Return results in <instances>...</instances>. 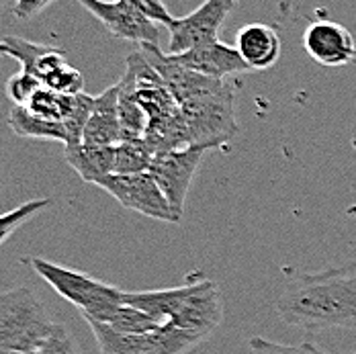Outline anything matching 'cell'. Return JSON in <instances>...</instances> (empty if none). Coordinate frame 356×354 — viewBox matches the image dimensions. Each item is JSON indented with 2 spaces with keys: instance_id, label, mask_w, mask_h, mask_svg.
<instances>
[{
  "instance_id": "obj_4",
  "label": "cell",
  "mask_w": 356,
  "mask_h": 354,
  "mask_svg": "<svg viewBox=\"0 0 356 354\" xmlns=\"http://www.w3.org/2000/svg\"><path fill=\"white\" fill-rule=\"evenodd\" d=\"M56 325L31 289L0 291V351L37 353Z\"/></svg>"
},
{
  "instance_id": "obj_18",
  "label": "cell",
  "mask_w": 356,
  "mask_h": 354,
  "mask_svg": "<svg viewBox=\"0 0 356 354\" xmlns=\"http://www.w3.org/2000/svg\"><path fill=\"white\" fill-rule=\"evenodd\" d=\"M8 127L19 136V138H31V140H51V142H62L66 145L68 134L64 123L60 121H47L33 115L27 106L15 105L8 113Z\"/></svg>"
},
{
  "instance_id": "obj_23",
  "label": "cell",
  "mask_w": 356,
  "mask_h": 354,
  "mask_svg": "<svg viewBox=\"0 0 356 354\" xmlns=\"http://www.w3.org/2000/svg\"><path fill=\"white\" fill-rule=\"evenodd\" d=\"M115 330L123 332V334H134V336H143L149 332H156L162 323L156 318H152L149 314H145L142 309L134 307V305H119L113 316L107 319Z\"/></svg>"
},
{
  "instance_id": "obj_14",
  "label": "cell",
  "mask_w": 356,
  "mask_h": 354,
  "mask_svg": "<svg viewBox=\"0 0 356 354\" xmlns=\"http://www.w3.org/2000/svg\"><path fill=\"white\" fill-rule=\"evenodd\" d=\"M234 47L250 70H268L281 58L283 43L275 27L264 23H250L238 31Z\"/></svg>"
},
{
  "instance_id": "obj_2",
  "label": "cell",
  "mask_w": 356,
  "mask_h": 354,
  "mask_svg": "<svg viewBox=\"0 0 356 354\" xmlns=\"http://www.w3.org/2000/svg\"><path fill=\"white\" fill-rule=\"evenodd\" d=\"M277 314L312 334L330 328L356 330V260L320 273H291Z\"/></svg>"
},
{
  "instance_id": "obj_33",
  "label": "cell",
  "mask_w": 356,
  "mask_h": 354,
  "mask_svg": "<svg viewBox=\"0 0 356 354\" xmlns=\"http://www.w3.org/2000/svg\"><path fill=\"white\" fill-rule=\"evenodd\" d=\"M355 354H356V353H355Z\"/></svg>"
},
{
  "instance_id": "obj_27",
  "label": "cell",
  "mask_w": 356,
  "mask_h": 354,
  "mask_svg": "<svg viewBox=\"0 0 356 354\" xmlns=\"http://www.w3.org/2000/svg\"><path fill=\"white\" fill-rule=\"evenodd\" d=\"M121 2H125L127 6L142 13L143 17H147L149 21H154L158 25H164V27H168L172 23V19H175L170 15L168 6L162 0H121Z\"/></svg>"
},
{
  "instance_id": "obj_21",
  "label": "cell",
  "mask_w": 356,
  "mask_h": 354,
  "mask_svg": "<svg viewBox=\"0 0 356 354\" xmlns=\"http://www.w3.org/2000/svg\"><path fill=\"white\" fill-rule=\"evenodd\" d=\"M154 158H156V152L145 138L123 140L115 145V175L147 172Z\"/></svg>"
},
{
  "instance_id": "obj_20",
  "label": "cell",
  "mask_w": 356,
  "mask_h": 354,
  "mask_svg": "<svg viewBox=\"0 0 356 354\" xmlns=\"http://www.w3.org/2000/svg\"><path fill=\"white\" fill-rule=\"evenodd\" d=\"M88 321L99 346L103 354H143L145 353V340L147 334L143 336H134V334H123L115 330L107 321L84 318Z\"/></svg>"
},
{
  "instance_id": "obj_3",
  "label": "cell",
  "mask_w": 356,
  "mask_h": 354,
  "mask_svg": "<svg viewBox=\"0 0 356 354\" xmlns=\"http://www.w3.org/2000/svg\"><path fill=\"white\" fill-rule=\"evenodd\" d=\"M125 70L131 74L136 97L147 115V129L143 138L154 147L156 156L191 145L180 106L162 76L145 60L142 51L129 54Z\"/></svg>"
},
{
  "instance_id": "obj_15",
  "label": "cell",
  "mask_w": 356,
  "mask_h": 354,
  "mask_svg": "<svg viewBox=\"0 0 356 354\" xmlns=\"http://www.w3.org/2000/svg\"><path fill=\"white\" fill-rule=\"evenodd\" d=\"M121 142L119 121V88L117 84L95 97L88 121L84 125L82 143L88 145H117Z\"/></svg>"
},
{
  "instance_id": "obj_10",
  "label": "cell",
  "mask_w": 356,
  "mask_h": 354,
  "mask_svg": "<svg viewBox=\"0 0 356 354\" xmlns=\"http://www.w3.org/2000/svg\"><path fill=\"white\" fill-rule=\"evenodd\" d=\"M188 279L193 283L191 295H188L186 303L182 305V309L178 312L177 318L170 323L195 334L197 338H201L205 342L223 318L221 295H219L217 284L205 279L199 271L191 273Z\"/></svg>"
},
{
  "instance_id": "obj_28",
  "label": "cell",
  "mask_w": 356,
  "mask_h": 354,
  "mask_svg": "<svg viewBox=\"0 0 356 354\" xmlns=\"http://www.w3.org/2000/svg\"><path fill=\"white\" fill-rule=\"evenodd\" d=\"M35 354H80V353L76 351V346H74V342H72L68 330H66L62 323H58V325H56V330H54V334L47 338V342H45V344H43Z\"/></svg>"
},
{
  "instance_id": "obj_7",
  "label": "cell",
  "mask_w": 356,
  "mask_h": 354,
  "mask_svg": "<svg viewBox=\"0 0 356 354\" xmlns=\"http://www.w3.org/2000/svg\"><path fill=\"white\" fill-rule=\"evenodd\" d=\"M209 150H215V147L207 143H197V145H186V147L175 150V152L158 154L147 170L152 178L158 182V186L162 188L172 211L177 213L180 219L184 213V203H186L191 182Z\"/></svg>"
},
{
  "instance_id": "obj_17",
  "label": "cell",
  "mask_w": 356,
  "mask_h": 354,
  "mask_svg": "<svg viewBox=\"0 0 356 354\" xmlns=\"http://www.w3.org/2000/svg\"><path fill=\"white\" fill-rule=\"evenodd\" d=\"M119 88V121H121V142L123 140H140L147 129V115L136 97V86L131 74L125 70V76L117 82Z\"/></svg>"
},
{
  "instance_id": "obj_11",
  "label": "cell",
  "mask_w": 356,
  "mask_h": 354,
  "mask_svg": "<svg viewBox=\"0 0 356 354\" xmlns=\"http://www.w3.org/2000/svg\"><path fill=\"white\" fill-rule=\"evenodd\" d=\"M92 17H97L117 39L134 43H156L160 41L158 23L149 21L142 13L134 10L121 0H78Z\"/></svg>"
},
{
  "instance_id": "obj_26",
  "label": "cell",
  "mask_w": 356,
  "mask_h": 354,
  "mask_svg": "<svg viewBox=\"0 0 356 354\" xmlns=\"http://www.w3.org/2000/svg\"><path fill=\"white\" fill-rule=\"evenodd\" d=\"M43 84L37 80L33 74L21 70L19 74H15L8 82H6V95L15 105H27V101L35 95L37 90Z\"/></svg>"
},
{
  "instance_id": "obj_30",
  "label": "cell",
  "mask_w": 356,
  "mask_h": 354,
  "mask_svg": "<svg viewBox=\"0 0 356 354\" xmlns=\"http://www.w3.org/2000/svg\"><path fill=\"white\" fill-rule=\"evenodd\" d=\"M2 56H10V54H8V47L0 41V58H2Z\"/></svg>"
},
{
  "instance_id": "obj_6",
  "label": "cell",
  "mask_w": 356,
  "mask_h": 354,
  "mask_svg": "<svg viewBox=\"0 0 356 354\" xmlns=\"http://www.w3.org/2000/svg\"><path fill=\"white\" fill-rule=\"evenodd\" d=\"M0 41L8 47V54L19 60L21 70L33 74L45 88L62 95L84 92V78L68 64L64 51L27 41L23 37L8 35L2 37Z\"/></svg>"
},
{
  "instance_id": "obj_25",
  "label": "cell",
  "mask_w": 356,
  "mask_h": 354,
  "mask_svg": "<svg viewBox=\"0 0 356 354\" xmlns=\"http://www.w3.org/2000/svg\"><path fill=\"white\" fill-rule=\"evenodd\" d=\"M250 353L252 354H327L314 342H301V344H279L273 340H266L262 336H254L250 340Z\"/></svg>"
},
{
  "instance_id": "obj_29",
  "label": "cell",
  "mask_w": 356,
  "mask_h": 354,
  "mask_svg": "<svg viewBox=\"0 0 356 354\" xmlns=\"http://www.w3.org/2000/svg\"><path fill=\"white\" fill-rule=\"evenodd\" d=\"M56 0H17L15 4V17L21 19V21H29L37 17L41 10H45L49 4H54Z\"/></svg>"
},
{
  "instance_id": "obj_32",
  "label": "cell",
  "mask_w": 356,
  "mask_h": 354,
  "mask_svg": "<svg viewBox=\"0 0 356 354\" xmlns=\"http://www.w3.org/2000/svg\"><path fill=\"white\" fill-rule=\"evenodd\" d=\"M6 4V0H0V10H2V6Z\"/></svg>"
},
{
  "instance_id": "obj_13",
  "label": "cell",
  "mask_w": 356,
  "mask_h": 354,
  "mask_svg": "<svg viewBox=\"0 0 356 354\" xmlns=\"http://www.w3.org/2000/svg\"><path fill=\"white\" fill-rule=\"evenodd\" d=\"M170 56L172 60L186 66L188 70H195L211 78H227V76L250 70L246 62L236 51V47L223 43L221 39L197 45L182 54H170Z\"/></svg>"
},
{
  "instance_id": "obj_31",
  "label": "cell",
  "mask_w": 356,
  "mask_h": 354,
  "mask_svg": "<svg viewBox=\"0 0 356 354\" xmlns=\"http://www.w3.org/2000/svg\"><path fill=\"white\" fill-rule=\"evenodd\" d=\"M0 354H25V353H13V351H0ZM35 354V353H31Z\"/></svg>"
},
{
  "instance_id": "obj_16",
  "label": "cell",
  "mask_w": 356,
  "mask_h": 354,
  "mask_svg": "<svg viewBox=\"0 0 356 354\" xmlns=\"http://www.w3.org/2000/svg\"><path fill=\"white\" fill-rule=\"evenodd\" d=\"M66 160L78 177L95 186L103 178L115 175V145H68Z\"/></svg>"
},
{
  "instance_id": "obj_22",
  "label": "cell",
  "mask_w": 356,
  "mask_h": 354,
  "mask_svg": "<svg viewBox=\"0 0 356 354\" xmlns=\"http://www.w3.org/2000/svg\"><path fill=\"white\" fill-rule=\"evenodd\" d=\"M72 103H74V95H62V92H56L51 88L41 86L27 101V105L23 106H27L33 115L41 117V119L64 123V119L70 113Z\"/></svg>"
},
{
  "instance_id": "obj_5",
  "label": "cell",
  "mask_w": 356,
  "mask_h": 354,
  "mask_svg": "<svg viewBox=\"0 0 356 354\" xmlns=\"http://www.w3.org/2000/svg\"><path fill=\"white\" fill-rule=\"evenodd\" d=\"M27 264L49 284L58 295L76 305L84 318L107 321L113 312L123 305V291L113 284L97 281L80 271H72L39 256L27 258Z\"/></svg>"
},
{
  "instance_id": "obj_9",
  "label": "cell",
  "mask_w": 356,
  "mask_h": 354,
  "mask_svg": "<svg viewBox=\"0 0 356 354\" xmlns=\"http://www.w3.org/2000/svg\"><path fill=\"white\" fill-rule=\"evenodd\" d=\"M238 0H205L191 15L175 17L168 25L170 49L168 54H182L197 45L211 43L219 39V27L227 15L236 8Z\"/></svg>"
},
{
  "instance_id": "obj_24",
  "label": "cell",
  "mask_w": 356,
  "mask_h": 354,
  "mask_svg": "<svg viewBox=\"0 0 356 354\" xmlns=\"http://www.w3.org/2000/svg\"><path fill=\"white\" fill-rule=\"evenodd\" d=\"M51 205V199H31L19 207H15L13 211H6L0 215V244H4L21 225H25L31 217H35L37 213L47 209Z\"/></svg>"
},
{
  "instance_id": "obj_12",
  "label": "cell",
  "mask_w": 356,
  "mask_h": 354,
  "mask_svg": "<svg viewBox=\"0 0 356 354\" xmlns=\"http://www.w3.org/2000/svg\"><path fill=\"white\" fill-rule=\"evenodd\" d=\"M305 51L321 66H344L356 58L353 33L334 21H314L303 33Z\"/></svg>"
},
{
  "instance_id": "obj_1",
  "label": "cell",
  "mask_w": 356,
  "mask_h": 354,
  "mask_svg": "<svg viewBox=\"0 0 356 354\" xmlns=\"http://www.w3.org/2000/svg\"><path fill=\"white\" fill-rule=\"evenodd\" d=\"M145 60L156 68L180 106L188 143L219 147L238 134L236 95L225 78H211L172 60L156 43L142 45Z\"/></svg>"
},
{
  "instance_id": "obj_19",
  "label": "cell",
  "mask_w": 356,
  "mask_h": 354,
  "mask_svg": "<svg viewBox=\"0 0 356 354\" xmlns=\"http://www.w3.org/2000/svg\"><path fill=\"white\" fill-rule=\"evenodd\" d=\"M201 342L203 340L197 338L195 334L177 328L172 323H164L156 332L147 334L143 354H188Z\"/></svg>"
},
{
  "instance_id": "obj_8",
  "label": "cell",
  "mask_w": 356,
  "mask_h": 354,
  "mask_svg": "<svg viewBox=\"0 0 356 354\" xmlns=\"http://www.w3.org/2000/svg\"><path fill=\"white\" fill-rule=\"evenodd\" d=\"M99 188L107 191L108 195L125 209L138 211L166 223H178L180 217L172 211L168 199L164 197L158 182L149 172L142 175H111L97 182Z\"/></svg>"
}]
</instances>
